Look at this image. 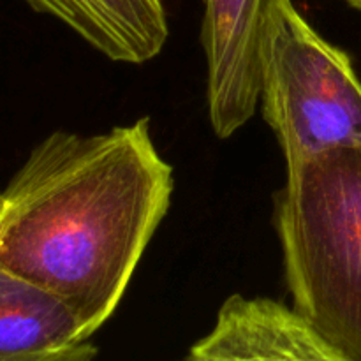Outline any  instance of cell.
<instances>
[{
    "label": "cell",
    "mask_w": 361,
    "mask_h": 361,
    "mask_svg": "<svg viewBox=\"0 0 361 361\" xmlns=\"http://www.w3.org/2000/svg\"><path fill=\"white\" fill-rule=\"evenodd\" d=\"M190 361H349L293 307L233 295L190 348Z\"/></svg>",
    "instance_id": "obj_5"
},
{
    "label": "cell",
    "mask_w": 361,
    "mask_h": 361,
    "mask_svg": "<svg viewBox=\"0 0 361 361\" xmlns=\"http://www.w3.org/2000/svg\"><path fill=\"white\" fill-rule=\"evenodd\" d=\"M275 226L293 309L361 361V145L288 169Z\"/></svg>",
    "instance_id": "obj_2"
},
{
    "label": "cell",
    "mask_w": 361,
    "mask_h": 361,
    "mask_svg": "<svg viewBox=\"0 0 361 361\" xmlns=\"http://www.w3.org/2000/svg\"><path fill=\"white\" fill-rule=\"evenodd\" d=\"M76 32L113 62L145 63L169 37L162 0H25Z\"/></svg>",
    "instance_id": "obj_7"
},
{
    "label": "cell",
    "mask_w": 361,
    "mask_h": 361,
    "mask_svg": "<svg viewBox=\"0 0 361 361\" xmlns=\"http://www.w3.org/2000/svg\"><path fill=\"white\" fill-rule=\"evenodd\" d=\"M259 101L288 169L361 145V83L351 59L310 27L293 0L268 27Z\"/></svg>",
    "instance_id": "obj_3"
},
{
    "label": "cell",
    "mask_w": 361,
    "mask_h": 361,
    "mask_svg": "<svg viewBox=\"0 0 361 361\" xmlns=\"http://www.w3.org/2000/svg\"><path fill=\"white\" fill-rule=\"evenodd\" d=\"M173 187L148 118L56 130L0 192V267L59 296L90 338L122 302Z\"/></svg>",
    "instance_id": "obj_1"
},
{
    "label": "cell",
    "mask_w": 361,
    "mask_h": 361,
    "mask_svg": "<svg viewBox=\"0 0 361 361\" xmlns=\"http://www.w3.org/2000/svg\"><path fill=\"white\" fill-rule=\"evenodd\" d=\"M88 341L66 302L0 267V361H92Z\"/></svg>",
    "instance_id": "obj_6"
},
{
    "label": "cell",
    "mask_w": 361,
    "mask_h": 361,
    "mask_svg": "<svg viewBox=\"0 0 361 361\" xmlns=\"http://www.w3.org/2000/svg\"><path fill=\"white\" fill-rule=\"evenodd\" d=\"M183 361H190V360H189V358H185V360H183Z\"/></svg>",
    "instance_id": "obj_9"
},
{
    "label": "cell",
    "mask_w": 361,
    "mask_h": 361,
    "mask_svg": "<svg viewBox=\"0 0 361 361\" xmlns=\"http://www.w3.org/2000/svg\"><path fill=\"white\" fill-rule=\"evenodd\" d=\"M348 4H351L353 7H356V9L361 11V0H345Z\"/></svg>",
    "instance_id": "obj_8"
},
{
    "label": "cell",
    "mask_w": 361,
    "mask_h": 361,
    "mask_svg": "<svg viewBox=\"0 0 361 361\" xmlns=\"http://www.w3.org/2000/svg\"><path fill=\"white\" fill-rule=\"evenodd\" d=\"M284 0H204L208 116L221 140L256 113L268 27Z\"/></svg>",
    "instance_id": "obj_4"
}]
</instances>
